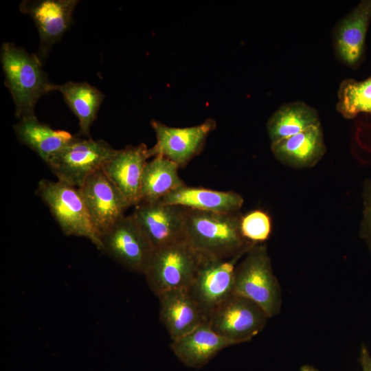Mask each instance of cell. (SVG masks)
I'll return each mask as SVG.
<instances>
[{
    "label": "cell",
    "instance_id": "6da1fadb",
    "mask_svg": "<svg viewBox=\"0 0 371 371\" xmlns=\"http://www.w3.org/2000/svg\"><path fill=\"white\" fill-rule=\"evenodd\" d=\"M186 238L199 254L223 259L244 255L254 245L242 235L238 212L215 213L185 207Z\"/></svg>",
    "mask_w": 371,
    "mask_h": 371
},
{
    "label": "cell",
    "instance_id": "7a4b0ae2",
    "mask_svg": "<svg viewBox=\"0 0 371 371\" xmlns=\"http://www.w3.org/2000/svg\"><path fill=\"white\" fill-rule=\"evenodd\" d=\"M0 58L4 83L13 99L16 117L21 120L36 116L38 100L52 91L53 83L42 69L43 63L36 54L11 42L2 44Z\"/></svg>",
    "mask_w": 371,
    "mask_h": 371
},
{
    "label": "cell",
    "instance_id": "3957f363",
    "mask_svg": "<svg viewBox=\"0 0 371 371\" xmlns=\"http://www.w3.org/2000/svg\"><path fill=\"white\" fill-rule=\"evenodd\" d=\"M234 293L249 299L267 314L269 318L281 308V288L275 276L267 247L263 244L252 245L238 263L234 275Z\"/></svg>",
    "mask_w": 371,
    "mask_h": 371
},
{
    "label": "cell",
    "instance_id": "277c9868",
    "mask_svg": "<svg viewBox=\"0 0 371 371\" xmlns=\"http://www.w3.org/2000/svg\"><path fill=\"white\" fill-rule=\"evenodd\" d=\"M36 194L48 207L64 234L86 238L100 250V237L79 188L58 180L43 179L38 183Z\"/></svg>",
    "mask_w": 371,
    "mask_h": 371
},
{
    "label": "cell",
    "instance_id": "5b68a950",
    "mask_svg": "<svg viewBox=\"0 0 371 371\" xmlns=\"http://www.w3.org/2000/svg\"><path fill=\"white\" fill-rule=\"evenodd\" d=\"M201 258L186 238L155 249L144 273L149 288L157 296L170 290L187 289Z\"/></svg>",
    "mask_w": 371,
    "mask_h": 371
},
{
    "label": "cell",
    "instance_id": "8992f818",
    "mask_svg": "<svg viewBox=\"0 0 371 371\" xmlns=\"http://www.w3.org/2000/svg\"><path fill=\"white\" fill-rule=\"evenodd\" d=\"M117 152L106 142L74 138L46 164L58 181L80 188Z\"/></svg>",
    "mask_w": 371,
    "mask_h": 371
},
{
    "label": "cell",
    "instance_id": "52a82bcc",
    "mask_svg": "<svg viewBox=\"0 0 371 371\" xmlns=\"http://www.w3.org/2000/svg\"><path fill=\"white\" fill-rule=\"evenodd\" d=\"M269 318L257 304L233 293L211 313L207 322L214 332L236 345L251 340Z\"/></svg>",
    "mask_w": 371,
    "mask_h": 371
},
{
    "label": "cell",
    "instance_id": "ba28073f",
    "mask_svg": "<svg viewBox=\"0 0 371 371\" xmlns=\"http://www.w3.org/2000/svg\"><path fill=\"white\" fill-rule=\"evenodd\" d=\"M100 240L101 251L126 269L144 275L155 249L132 214L120 218Z\"/></svg>",
    "mask_w": 371,
    "mask_h": 371
},
{
    "label": "cell",
    "instance_id": "9c48e42d",
    "mask_svg": "<svg viewBox=\"0 0 371 371\" xmlns=\"http://www.w3.org/2000/svg\"><path fill=\"white\" fill-rule=\"evenodd\" d=\"M201 255L196 276L187 290L207 320L211 313L234 293L236 267L245 254L227 259Z\"/></svg>",
    "mask_w": 371,
    "mask_h": 371
},
{
    "label": "cell",
    "instance_id": "30bf717a",
    "mask_svg": "<svg viewBox=\"0 0 371 371\" xmlns=\"http://www.w3.org/2000/svg\"><path fill=\"white\" fill-rule=\"evenodd\" d=\"M150 124L157 142L153 147L148 148L149 157L161 156L183 168L201 153L216 122L207 119L201 124L185 128L168 126L157 120H152Z\"/></svg>",
    "mask_w": 371,
    "mask_h": 371
},
{
    "label": "cell",
    "instance_id": "8fae6325",
    "mask_svg": "<svg viewBox=\"0 0 371 371\" xmlns=\"http://www.w3.org/2000/svg\"><path fill=\"white\" fill-rule=\"evenodd\" d=\"M79 190L99 237L124 216L131 207L102 169L89 176Z\"/></svg>",
    "mask_w": 371,
    "mask_h": 371
},
{
    "label": "cell",
    "instance_id": "7c38bea8",
    "mask_svg": "<svg viewBox=\"0 0 371 371\" xmlns=\"http://www.w3.org/2000/svg\"><path fill=\"white\" fill-rule=\"evenodd\" d=\"M78 0H24L20 11L28 14L38 31L40 45L36 56L42 63L52 46L64 35L73 23V12Z\"/></svg>",
    "mask_w": 371,
    "mask_h": 371
},
{
    "label": "cell",
    "instance_id": "4fadbf2b",
    "mask_svg": "<svg viewBox=\"0 0 371 371\" xmlns=\"http://www.w3.org/2000/svg\"><path fill=\"white\" fill-rule=\"evenodd\" d=\"M185 207L142 203L131 214L155 249L186 239Z\"/></svg>",
    "mask_w": 371,
    "mask_h": 371
},
{
    "label": "cell",
    "instance_id": "5bb4252c",
    "mask_svg": "<svg viewBox=\"0 0 371 371\" xmlns=\"http://www.w3.org/2000/svg\"><path fill=\"white\" fill-rule=\"evenodd\" d=\"M370 20L371 0H363L339 20L333 30L335 54L349 67L355 69L363 61Z\"/></svg>",
    "mask_w": 371,
    "mask_h": 371
},
{
    "label": "cell",
    "instance_id": "9a60e30c",
    "mask_svg": "<svg viewBox=\"0 0 371 371\" xmlns=\"http://www.w3.org/2000/svg\"><path fill=\"white\" fill-rule=\"evenodd\" d=\"M148 158L146 144L129 145L117 150L102 168L131 206L139 203L142 177Z\"/></svg>",
    "mask_w": 371,
    "mask_h": 371
},
{
    "label": "cell",
    "instance_id": "2e32d148",
    "mask_svg": "<svg viewBox=\"0 0 371 371\" xmlns=\"http://www.w3.org/2000/svg\"><path fill=\"white\" fill-rule=\"evenodd\" d=\"M157 297L159 319L172 341L186 335L207 321L186 289L170 290Z\"/></svg>",
    "mask_w": 371,
    "mask_h": 371
},
{
    "label": "cell",
    "instance_id": "e0dca14e",
    "mask_svg": "<svg viewBox=\"0 0 371 371\" xmlns=\"http://www.w3.org/2000/svg\"><path fill=\"white\" fill-rule=\"evenodd\" d=\"M233 345V342L214 332L206 321L190 333L172 341L170 348L185 366L199 369L221 350Z\"/></svg>",
    "mask_w": 371,
    "mask_h": 371
},
{
    "label": "cell",
    "instance_id": "ac0fdd59",
    "mask_svg": "<svg viewBox=\"0 0 371 371\" xmlns=\"http://www.w3.org/2000/svg\"><path fill=\"white\" fill-rule=\"evenodd\" d=\"M274 156L282 163L296 168L310 167L324 155L326 147L321 124L271 144Z\"/></svg>",
    "mask_w": 371,
    "mask_h": 371
},
{
    "label": "cell",
    "instance_id": "d6986e66",
    "mask_svg": "<svg viewBox=\"0 0 371 371\" xmlns=\"http://www.w3.org/2000/svg\"><path fill=\"white\" fill-rule=\"evenodd\" d=\"M243 199L232 191H218L183 185L171 192L159 202L186 208L215 213L238 212Z\"/></svg>",
    "mask_w": 371,
    "mask_h": 371
},
{
    "label": "cell",
    "instance_id": "ffe728a7",
    "mask_svg": "<svg viewBox=\"0 0 371 371\" xmlns=\"http://www.w3.org/2000/svg\"><path fill=\"white\" fill-rule=\"evenodd\" d=\"M18 139L34 150L47 164L62 150L75 135L55 130L38 121L36 116L25 117L14 125Z\"/></svg>",
    "mask_w": 371,
    "mask_h": 371
},
{
    "label": "cell",
    "instance_id": "44dd1931",
    "mask_svg": "<svg viewBox=\"0 0 371 371\" xmlns=\"http://www.w3.org/2000/svg\"><path fill=\"white\" fill-rule=\"evenodd\" d=\"M52 91H59L79 121V135L91 138L90 128L97 117L104 95L86 82L69 81L53 84Z\"/></svg>",
    "mask_w": 371,
    "mask_h": 371
},
{
    "label": "cell",
    "instance_id": "7402d4cb",
    "mask_svg": "<svg viewBox=\"0 0 371 371\" xmlns=\"http://www.w3.org/2000/svg\"><path fill=\"white\" fill-rule=\"evenodd\" d=\"M320 124L317 111L297 101L280 106L269 118L267 128L271 144Z\"/></svg>",
    "mask_w": 371,
    "mask_h": 371
},
{
    "label": "cell",
    "instance_id": "603a6c76",
    "mask_svg": "<svg viewBox=\"0 0 371 371\" xmlns=\"http://www.w3.org/2000/svg\"><path fill=\"white\" fill-rule=\"evenodd\" d=\"M179 168L176 164L161 156L148 161L142 174L139 204L159 201L185 185L178 175Z\"/></svg>",
    "mask_w": 371,
    "mask_h": 371
},
{
    "label": "cell",
    "instance_id": "cb8c5ba5",
    "mask_svg": "<svg viewBox=\"0 0 371 371\" xmlns=\"http://www.w3.org/2000/svg\"><path fill=\"white\" fill-rule=\"evenodd\" d=\"M336 108L347 119L363 113L371 115V76L362 81L343 80L339 87Z\"/></svg>",
    "mask_w": 371,
    "mask_h": 371
},
{
    "label": "cell",
    "instance_id": "d4e9b609",
    "mask_svg": "<svg viewBox=\"0 0 371 371\" xmlns=\"http://www.w3.org/2000/svg\"><path fill=\"white\" fill-rule=\"evenodd\" d=\"M240 229L243 237L252 244H262L271 232L272 223L269 215L256 210L242 216Z\"/></svg>",
    "mask_w": 371,
    "mask_h": 371
},
{
    "label": "cell",
    "instance_id": "484cf974",
    "mask_svg": "<svg viewBox=\"0 0 371 371\" xmlns=\"http://www.w3.org/2000/svg\"><path fill=\"white\" fill-rule=\"evenodd\" d=\"M365 203L361 235L366 240L371 252V183L368 186Z\"/></svg>",
    "mask_w": 371,
    "mask_h": 371
},
{
    "label": "cell",
    "instance_id": "4316f807",
    "mask_svg": "<svg viewBox=\"0 0 371 371\" xmlns=\"http://www.w3.org/2000/svg\"><path fill=\"white\" fill-rule=\"evenodd\" d=\"M360 363L362 371H371V355L364 345L361 348Z\"/></svg>",
    "mask_w": 371,
    "mask_h": 371
},
{
    "label": "cell",
    "instance_id": "83f0119b",
    "mask_svg": "<svg viewBox=\"0 0 371 371\" xmlns=\"http://www.w3.org/2000/svg\"><path fill=\"white\" fill-rule=\"evenodd\" d=\"M300 371H319L313 366L309 365H304L301 367Z\"/></svg>",
    "mask_w": 371,
    "mask_h": 371
}]
</instances>
